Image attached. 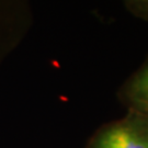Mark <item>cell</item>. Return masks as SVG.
Listing matches in <instances>:
<instances>
[{"label":"cell","instance_id":"obj_2","mask_svg":"<svg viewBox=\"0 0 148 148\" xmlns=\"http://www.w3.org/2000/svg\"><path fill=\"white\" fill-rule=\"evenodd\" d=\"M117 98L128 111L148 116V56L120 87Z\"/></svg>","mask_w":148,"mask_h":148},{"label":"cell","instance_id":"obj_3","mask_svg":"<svg viewBox=\"0 0 148 148\" xmlns=\"http://www.w3.org/2000/svg\"><path fill=\"white\" fill-rule=\"evenodd\" d=\"M19 19L13 2L0 1V64L18 44Z\"/></svg>","mask_w":148,"mask_h":148},{"label":"cell","instance_id":"obj_4","mask_svg":"<svg viewBox=\"0 0 148 148\" xmlns=\"http://www.w3.org/2000/svg\"><path fill=\"white\" fill-rule=\"evenodd\" d=\"M124 7L134 16L148 22V0H126Z\"/></svg>","mask_w":148,"mask_h":148},{"label":"cell","instance_id":"obj_1","mask_svg":"<svg viewBox=\"0 0 148 148\" xmlns=\"http://www.w3.org/2000/svg\"><path fill=\"white\" fill-rule=\"evenodd\" d=\"M85 148H148V116L127 111L99 127Z\"/></svg>","mask_w":148,"mask_h":148}]
</instances>
